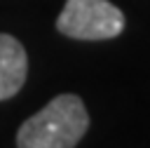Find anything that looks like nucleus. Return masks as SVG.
<instances>
[{
	"label": "nucleus",
	"mask_w": 150,
	"mask_h": 148,
	"mask_svg": "<svg viewBox=\"0 0 150 148\" xmlns=\"http://www.w3.org/2000/svg\"><path fill=\"white\" fill-rule=\"evenodd\" d=\"M89 127L80 96L59 94L16 132V148H75Z\"/></svg>",
	"instance_id": "1"
},
{
	"label": "nucleus",
	"mask_w": 150,
	"mask_h": 148,
	"mask_svg": "<svg viewBox=\"0 0 150 148\" xmlns=\"http://www.w3.org/2000/svg\"><path fill=\"white\" fill-rule=\"evenodd\" d=\"M56 31L73 40H112L124 31V14L108 0H66Z\"/></svg>",
	"instance_id": "2"
},
{
	"label": "nucleus",
	"mask_w": 150,
	"mask_h": 148,
	"mask_svg": "<svg viewBox=\"0 0 150 148\" xmlns=\"http://www.w3.org/2000/svg\"><path fill=\"white\" fill-rule=\"evenodd\" d=\"M28 56L23 45L7 33H0V101L12 99L26 82Z\"/></svg>",
	"instance_id": "3"
}]
</instances>
